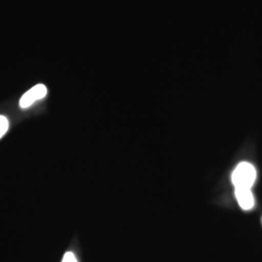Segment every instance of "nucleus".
<instances>
[{
    "instance_id": "nucleus-1",
    "label": "nucleus",
    "mask_w": 262,
    "mask_h": 262,
    "mask_svg": "<svg viewBox=\"0 0 262 262\" xmlns=\"http://www.w3.org/2000/svg\"><path fill=\"white\" fill-rule=\"evenodd\" d=\"M231 179L235 187L251 188L256 179V171L251 163L241 162L233 171Z\"/></svg>"
},
{
    "instance_id": "nucleus-2",
    "label": "nucleus",
    "mask_w": 262,
    "mask_h": 262,
    "mask_svg": "<svg viewBox=\"0 0 262 262\" xmlns=\"http://www.w3.org/2000/svg\"><path fill=\"white\" fill-rule=\"evenodd\" d=\"M47 88L43 84H38L30 89L26 94H24L19 100L20 108H28L34 103L36 100H40L47 95Z\"/></svg>"
},
{
    "instance_id": "nucleus-3",
    "label": "nucleus",
    "mask_w": 262,
    "mask_h": 262,
    "mask_svg": "<svg viewBox=\"0 0 262 262\" xmlns=\"http://www.w3.org/2000/svg\"><path fill=\"white\" fill-rule=\"evenodd\" d=\"M235 195H236V199H237L239 205L244 210H246V211L251 210L254 205V199H253L251 188L236 187Z\"/></svg>"
},
{
    "instance_id": "nucleus-4",
    "label": "nucleus",
    "mask_w": 262,
    "mask_h": 262,
    "mask_svg": "<svg viewBox=\"0 0 262 262\" xmlns=\"http://www.w3.org/2000/svg\"><path fill=\"white\" fill-rule=\"evenodd\" d=\"M9 128V122L4 116H0V139Z\"/></svg>"
},
{
    "instance_id": "nucleus-5",
    "label": "nucleus",
    "mask_w": 262,
    "mask_h": 262,
    "mask_svg": "<svg viewBox=\"0 0 262 262\" xmlns=\"http://www.w3.org/2000/svg\"><path fill=\"white\" fill-rule=\"evenodd\" d=\"M62 262H78L77 261V258H76L74 253H71V252H67L63 256V259Z\"/></svg>"
}]
</instances>
